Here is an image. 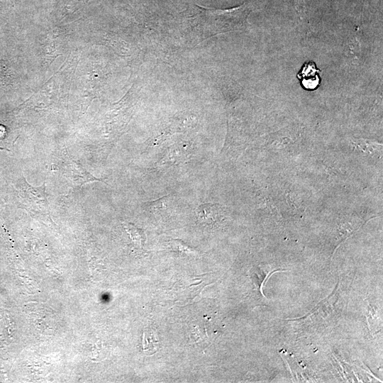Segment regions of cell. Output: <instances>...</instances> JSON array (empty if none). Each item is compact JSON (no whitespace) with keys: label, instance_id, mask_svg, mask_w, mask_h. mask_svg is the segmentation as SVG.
I'll return each mask as SVG.
<instances>
[{"label":"cell","instance_id":"6da1fadb","mask_svg":"<svg viewBox=\"0 0 383 383\" xmlns=\"http://www.w3.org/2000/svg\"><path fill=\"white\" fill-rule=\"evenodd\" d=\"M194 28L199 43L218 34L241 30L248 24V17L252 9L251 0L231 9H217L195 5Z\"/></svg>","mask_w":383,"mask_h":383},{"label":"cell","instance_id":"7a4b0ae2","mask_svg":"<svg viewBox=\"0 0 383 383\" xmlns=\"http://www.w3.org/2000/svg\"><path fill=\"white\" fill-rule=\"evenodd\" d=\"M16 189L18 192L20 206L34 215L49 216L50 207L45 184L40 187H34L30 186L23 177L22 179L18 180Z\"/></svg>","mask_w":383,"mask_h":383},{"label":"cell","instance_id":"52a82bcc","mask_svg":"<svg viewBox=\"0 0 383 383\" xmlns=\"http://www.w3.org/2000/svg\"><path fill=\"white\" fill-rule=\"evenodd\" d=\"M126 228L134 243L142 248L145 241L144 232L131 223L127 224Z\"/></svg>","mask_w":383,"mask_h":383},{"label":"cell","instance_id":"277c9868","mask_svg":"<svg viewBox=\"0 0 383 383\" xmlns=\"http://www.w3.org/2000/svg\"><path fill=\"white\" fill-rule=\"evenodd\" d=\"M224 208L218 204H203L196 209V214L200 223L213 225L223 217Z\"/></svg>","mask_w":383,"mask_h":383},{"label":"cell","instance_id":"8992f818","mask_svg":"<svg viewBox=\"0 0 383 383\" xmlns=\"http://www.w3.org/2000/svg\"><path fill=\"white\" fill-rule=\"evenodd\" d=\"M186 150H180L179 148H172L169 150L165 157L160 161L161 165L174 164L185 160Z\"/></svg>","mask_w":383,"mask_h":383},{"label":"cell","instance_id":"5b68a950","mask_svg":"<svg viewBox=\"0 0 383 383\" xmlns=\"http://www.w3.org/2000/svg\"><path fill=\"white\" fill-rule=\"evenodd\" d=\"M318 70L313 62H309L304 65L298 77L301 78L302 85L305 89H314L318 86L319 82L311 79V77H318Z\"/></svg>","mask_w":383,"mask_h":383},{"label":"cell","instance_id":"ba28073f","mask_svg":"<svg viewBox=\"0 0 383 383\" xmlns=\"http://www.w3.org/2000/svg\"><path fill=\"white\" fill-rule=\"evenodd\" d=\"M170 248L176 252L187 255H198V252L194 249L192 248L182 241L177 239H172L169 242Z\"/></svg>","mask_w":383,"mask_h":383},{"label":"cell","instance_id":"3957f363","mask_svg":"<svg viewBox=\"0 0 383 383\" xmlns=\"http://www.w3.org/2000/svg\"><path fill=\"white\" fill-rule=\"evenodd\" d=\"M65 176L76 186H82L90 182H103L94 177L79 162L74 160H71L67 165Z\"/></svg>","mask_w":383,"mask_h":383},{"label":"cell","instance_id":"9c48e42d","mask_svg":"<svg viewBox=\"0 0 383 383\" xmlns=\"http://www.w3.org/2000/svg\"><path fill=\"white\" fill-rule=\"evenodd\" d=\"M79 3H82L83 4L88 3L89 1L91 0H77Z\"/></svg>","mask_w":383,"mask_h":383}]
</instances>
